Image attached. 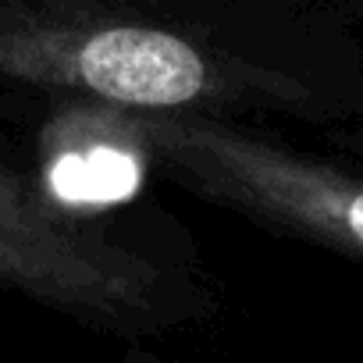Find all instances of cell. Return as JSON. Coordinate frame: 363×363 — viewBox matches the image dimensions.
Wrapping results in <instances>:
<instances>
[{"label":"cell","instance_id":"cell-1","mask_svg":"<svg viewBox=\"0 0 363 363\" xmlns=\"http://www.w3.org/2000/svg\"><path fill=\"white\" fill-rule=\"evenodd\" d=\"M0 75L125 114L228 121L225 114L235 111H331L320 82L299 65L114 0L4 4Z\"/></svg>","mask_w":363,"mask_h":363},{"label":"cell","instance_id":"cell-2","mask_svg":"<svg viewBox=\"0 0 363 363\" xmlns=\"http://www.w3.org/2000/svg\"><path fill=\"white\" fill-rule=\"evenodd\" d=\"M96 111L93 121L160 174L285 235L363 260V174L278 146L221 118Z\"/></svg>","mask_w":363,"mask_h":363},{"label":"cell","instance_id":"cell-3","mask_svg":"<svg viewBox=\"0 0 363 363\" xmlns=\"http://www.w3.org/2000/svg\"><path fill=\"white\" fill-rule=\"evenodd\" d=\"M0 289L82 320L150 331L182 310L164 264L104 218L72 211L0 160Z\"/></svg>","mask_w":363,"mask_h":363}]
</instances>
